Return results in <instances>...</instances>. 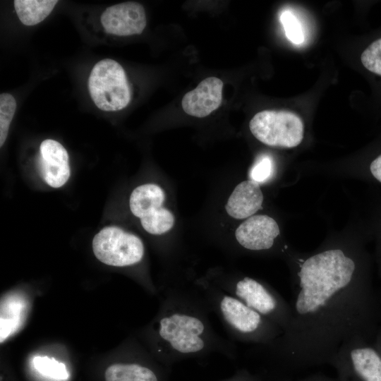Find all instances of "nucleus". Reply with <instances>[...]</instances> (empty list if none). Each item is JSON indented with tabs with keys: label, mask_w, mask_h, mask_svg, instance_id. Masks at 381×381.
<instances>
[{
	"label": "nucleus",
	"mask_w": 381,
	"mask_h": 381,
	"mask_svg": "<svg viewBox=\"0 0 381 381\" xmlns=\"http://www.w3.org/2000/svg\"><path fill=\"white\" fill-rule=\"evenodd\" d=\"M358 270L356 260L341 248L298 258L290 321L271 344L282 369L329 364L346 342L373 340L381 325V303Z\"/></svg>",
	"instance_id": "obj_1"
},
{
	"label": "nucleus",
	"mask_w": 381,
	"mask_h": 381,
	"mask_svg": "<svg viewBox=\"0 0 381 381\" xmlns=\"http://www.w3.org/2000/svg\"><path fill=\"white\" fill-rule=\"evenodd\" d=\"M88 90L95 104L105 111L121 110L131 100L125 71L111 59H102L94 66L88 78Z\"/></svg>",
	"instance_id": "obj_2"
},
{
	"label": "nucleus",
	"mask_w": 381,
	"mask_h": 381,
	"mask_svg": "<svg viewBox=\"0 0 381 381\" xmlns=\"http://www.w3.org/2000/svg\"><path fill=\"white\" fill-rule=\"evenodd\" d=\"M329 365L339 381H381V355L373 341L357 338L346 342Z\"/></svg>",
	"instance_id": "obj_3"
},
{
	"label": "nucleus",
	"mask_w": 381,
	"mask_h": 381,
	"mask_svg": "<svg viewBox=\"0 0 381 381\" xmlns=\"http://www.w3.org/2000/svg\"><path fill=\"white\" fill-rule=\"evenodd\" d=\"M251 133L261 143L272 147L291 148L303 138V123L296 114L287 111L264 110L249 123Z\"/></svg>",
	"instance_id": "obj_4"
},
{
	"label": "nucleus",
	"mask_w": 381,
	"mask_h": 381,
	"mask_svg": "<svg viewBox=\"0 0 381 381\" xmlns=\"http://www.w3.org/2000/svg\"><path fill=\"white\" fill-rule=\"evenodd\" d=\"M92 250L102 263L125 267L139 262L144 255V246L137 236L118 226L101 229L92 240Z\"/></svg>",
	"instance_id": "obj_5"
},
{
	"label": "nucleus",
	"mask_w": 381,
	"mask_h": 381,
	"mask_svg": "<svg viewBox=\"0 0 381 381\" xmlns=\"http://www.w3.org/2000/svg\"><path fill=\"white\" fill-rule=\"evenodd\" d=\"M164 200L163 189L154 183L140 185L131 194L130 210L134 216L140 218L143 228L149 234H162L174 226V214L162 207Z\"/></svg>",
	"instance_id": "obj_6"
},
{
	"label": "nucleus",
	"mask_w": 381,
	"mask_h": 381,
	"mask_svg": "<svg viewBox=\"0 0 381 381\" xmlns=\"http://www.w3.org/2000/svg\"><path fill=\"white\" fill-rule=\"evenodd\" d=\"M234 293L235 297L283 331L288 326L291 318L289 303L264 284L245 277L236 283Z\"/></svg>",
	"instance_id": "obj_7"
},
{
	"label": "nucleus",
	"mask_w": 381,
	"mask_h": 381,
	"mask_svg": "<svg viewBox=\"0 0 381 381\" xmlns=\"http://www.w3.org/2000/svg\"><path fill=\"white\" fill-rule=\"evenodd\" d=\"M204 332L202 321L191 315L176 313L159 321L160 337L179 354L192 355L202 351Z\"/></svg>",
	"instance_id": "obj_8"
},
{
	"label": "nucleus",
	"mask_w": 381,
	"mask_h": 381,
	"mask_svg": "<svg viewBox=\"0 0 381 381\" xmlns=\"http://www.w3.org/2000/svg\"><path fill=\"white\" fill-rule=\"evenodd\" d=\"M100 20L107 33L118 36L140 35L147 23L144 7L135 1L108 7L102 13Z\"/></svg>",
	"instance_id": "obj_9"
},
{
	"label": "nucleus",
	"mask_w": 381,
	"mask_h": 381,
	"mask_svg": "<svg viewBox=\"0 0 381 381\" xmlns=\"http://www.w3.org/2000/svg\"><path fill=\"white\" fill-rule=\"evenodd\" d=\"M279 234L276 221L265 214L252 216L241 223L235 231L238 243L253 251L270 249Z\"/></svg>",
	"instance_id": "obj_10"
},
{
	"label": "nucleus",
	"mask_w": 381,
	"mask_h": 381,
	"mask_svg": "<svg viewBox=\"0 0 381 381\" xmlns=\"http://www.w3.org/2000/svg\"><path fill=\"white\" fill-rule=\"evenodd\" d=\"M40 169L44 181L51 187L63 186L71 175L68 154L58 141L46 139L40 147Z\"/></svg>",
	"instance_id": "obj_11"
},
{
	"label": "nucleus",
	"mask_w": 381,
	"mask_h": 381,
	"mask_svg": "<svg viewBox=\"0 0 381 381\" xmlns=\"http://www.w3.org/2000/svg\"><path fill=\"white\" fill-rule=\"evenodd\" d=\"M223 82L218 78L209 77L202 80L183 97L181 106L188 115L202 118L217 109L222 99Z\"/></svg>",
	"instance_id": "obj_12"
},
{
	"label": "nucleus",
	"mask_w": 381,
	"mask_h": 381,
	"mask_svg": "<svg viewBox=\"0 0 381 381\" xmlns=\"http://www.w3.org/2000/svg\"><path fill=\"white\" fill-rule=\"evenodd\" d=\"M263 198L260 184L250 179L246 180L235 187L225 210L233 218H249L262 208Z\"/></svg>",
	"instance_id": "obj_13"
},
{
	"label": "nucleus",
	"mask_w": 381,
	"mask_h": 381,
	"mask_svg": "<svg viewBox=\"0 0 381 381\" xmlns=\"http://www.w3.org/2000/svg\"><path fill=\"white\" fill-rule=\"evenodd\" d=\"M28 303L18 294L7 295L1 301L0 341L3 343L22 326L26 316Z\"/></svg>",
	"instance_id": "obj_14"
},
{
	"label": "nucleus",
	"mask_w": 381,
	"mask_h": 381,
	"mask_svg": "<svg viewBox=\"0 0 381 381\" xmlns=\"http://www.w3.org/2000/svg\"><path fill=\"white\" fill-rule=\"evenodd\" d=\"M58 3L56 0H15L14 8L20 22L28 26L44 20Z\"/></svg>",
	"instance_id": "obj_15"
},
{
	"label": "nucleus",
	"mask_w": 381,
	"mask_h": 381,
	"mask_svg": "<svg viewBox=\"0 0 381 381\" xmlns=\"http://www.w3.org/2000/svg\"><path fill=\"white\" fill-rule=\"evenodd\" d=\"M105 381H159L150 368L138 363H115L104 373Z\"/></svg>",
	"instance_id": "obj_16"
},
{
	"label": "nucleus",
	"mask_w": 381,
	"mask_h": 381,
	"mask_svg": "<svg viewBox=\"0 0 381 381\" xmlns=\"http://www.w3.org/2000/svg\"><path fill=\"white\" fill-rule=\"evenodd\" d=\"M35 368L42 375L58 380L68 377L66 365L54 358L35 356L32 360Z\"/></svg>",
	"instance_id": "obj_17"
},
{
	"label": "nucleus",
	"mask_w": 381,
	"mask_h": 381,
	"mask_svg": "<svg viewBox=\"0 0 381 381\" xmlns=\"http://www.w3.org/2000/svg\"><path fill=\"white\" fill-rule=\"evenodd\" d=\"M16 109V102L9 93L0 95V146L2 147L6 140L9 126Z\"/></svg>",
	"instance_id": "obj_18"
},
{
	"label": "nucleus",
	"mask_w": 381,
	"mask_h": 381,
	"mask_svg": "<svg viewBox=\"0 0 381 381\" xmlns=\"http://www.w3.org/2000/svg\"><path fill=\"white\" fill-rule=\"evenodd\" d=\"M279 19L287 39L297 45L303 44L305 40L304 30L297 16L286 9L281 13Z\"/></svg>",
	"instance_id": "obj_19"
},
{
	"label": "nucleus",
	"mask_w": 381,
	"mask_h": 381,
	"mask_svg": "<svg viewBox=\"0 0 381 381\" xmlns=\"http://www.w3.org/2000/svg\"><path fill=\"white\" fill-rule=\"evenodd\" d=\"M274 171V162L267 155L257 158L249 171L250 179L259 184L267 181Z\"/></svg>",
	"instance_id": "obj_20"
},
{
	"label": "nucleus",
	"mask_w": 381,
	"mask_h": 381,
	"mask_svg": "<svg viewBox=\"0 0 381 381\" xmlns=\"http://www.w3.org/2000/svg\"><path fill=\"white\" fill-rule=\"evenodd\" d=\"M361 61L366 69L381 75V38L365 48L361 54Z\"/></svg>",
	"instance_id": "obj_21"
},
{
	"label": "nucleus",
	"mask_w": 381,
	"mask_h": 381,
	"mask_svg": "<svg viewBox=\"0 0 381 381\" xmlns=\"http://www.w3.org/2000/svg\"><path fill=\"white\" fill-rule=\"evenodd\" d=\"M279 381H339L337 377L333 378L322 374H314L304 378L295 380H279Z\"/></svg>",
	"instance_id": "obj_22"
},
{
	"label": "nucleus",
	"mask_w": 381,
	"mask_h": 381,
	"mask_svg": "<svg viewBox=\"0 0 381 381\" xmlns=\"http://www.w3.org/2000/svg\"><path fill=\"white\" fill-rule=\"evenodd\" d=\"M370 169L373 176L381 182V155L372 162Z\"/></svg>",
	"instance_id": "obj_23"
},
{
	"label": "nucleus",
	"mask_w": 381,
	"mask_h": 381,
	"mask_svg": "<svg viewBox=\"0 0 381 381\" xmlns=\"http://www.w3.org/2000/svg\"><path fill=\"white\" fill-rule=\"evenodd\" d=\"M226 381H261L260 378L250 374L246 371H241L234 377Z\"/></svg>",
	"instance_id": "obj_24"
},
{
	"label": "nucleus",
	"mask_w": 381,
	"mask_h": 381,
	"mask_svg": "<svg viewBox=\"0 0 381 381\" xmlns=\"http://www.w3.org/2000/svg\"><path fill=\"white\" fill-rule=\"evenodd\" d=\"M373 343L381 355V325L375 335Z\"/></svg>",
	"instance_id": "obj_25"
}]
</instances>
